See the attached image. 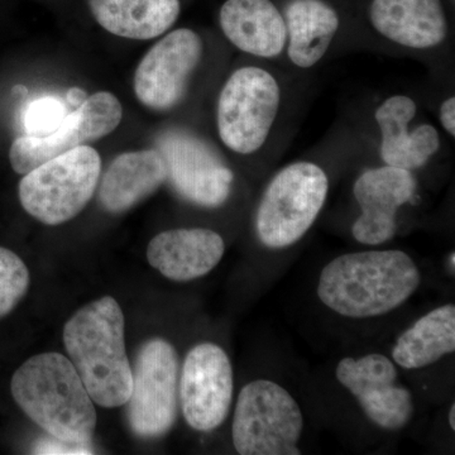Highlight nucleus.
<instances>
[{"mask_svg":"<svg viewBox=\"0 0 455 455\" xmlns=\"http://www.w3.org/2000/svg\"><path fill=\"white\" fill-rule=\"evenodd\" d=\"M421 272L397 250L341 254L323 268L317 298L329 310L350 319L386 315L418 291Z\"/></svg>","mask_w":455,"mask_h":455,"instance_id":"obj_1","label":"nucleus"},{"mask_svg":"<svg viewBox=\"0 0 455 455\" xmlns=\"http://www.w3.org/2000/svg\"><path fill=\"white\" fill-rule=\"evenodd\" d=\"M71 363L97 405H125L133 386L124 341V315L116 299L104 296L71 316L64 328Z\"/></svg>","mask_w":455,"mask_h":455,"instance_id":"obj_2","label":"nucleus"},{"mask_svg":"<svg viewBox=\"0 0 455 455\" xmlns=\"http://www.w3.org/2000/svg\"><path fill=\"white\" fill-rule=\"evenodd\" d=\"M12 396L49 435L88 444L97 427L94 401L70 359L49 352L26 361L12 377Z\"/></svg>","mask_w":455,"mask_h":455,"instance_id":"obj_3","label":"nucleus"},{"mask_svg":"<svg viewBox=\"0 0 455 455\" xmlns=\"http://www.w3.org/2000/svg\"><path fill=\"white\" fill-rule=\"evenodd\" d=\"M101 172L97 149L80 146L23 175L18 188L22 208L46 226H60L84 211Z\"/></svg>","mask_w":455,"mask_h":455,"instance_id":"obj_4","label":"nucleus"},{"mask_svg":"<svg viewBox=\"0 0 455 455\" xmlns=\"http://www.w3.org/2000/svg\"><path fill=\"white\" fill-rule=\"evenodd\" d=\"M304 415L295 397L271 379L248 382L236 400L232 439L241 455H298Z\"/></svg>","mask_w":455,"mask_h":455,"instance_id":"obj_5","label":"nucleus"},{"mask_svg":"<svg viewBox=\"0 0 455 455\" xmlns=\"http://www.w3.org/2000/svg\"><path fill=\"white\" fill-rule=\"evenodd\" d=\"M328 176L311 163L284 167L269 182L257 208L254 228L271 250L291 247L309 232L328 196Z\"/></svg>","mask_w":455,"mask_h":455,"instance_id":"obj_6","label":"nucleus"},{"mask_svg":"<svg viewBox=\"0 0 455 455\" xmlns=\"http://www.w3.org/2000/svg\"><path fill=\"white\" fill-rule=\"evenodd\" d=\"M280 86L263 68H242L228 79L218 101V131L236 154L259 151L267 140L278 109Z\"/></svg>","mask_w":455,"mask_h":455,"instance_id":"obj_7","label":"nucleus"},{"mask_svg":"<svg viewBox=\"0 0 455 455\" xmlns=\"http://www.w3.org/2000/svg\"><path fill=\"white\" fill-rule=\"evenodd\" d=\"M179 355L169 341L155 338L143 344L133 371L128 424L137 436L154 439L172 429L178 418Z\"/></svg>","mask_w":455,"mask_h":455,"instance_id":"obj_8","label":"nucleus"},{"mask_svg":"<svg viewBox=\"0 0 455 455\" xmlns=\"http://www.w3.org/2000/svg\"><path fill=\"white\" fill-rule=\"evenodd\" d=\"M156 149L166 164L167 180L180 196L203 208H218L232 190V170L211 145L187 131L164 132Z\"/></svg>","mask_w":455,"mask_h":455,"instance_id":"obj_9","label":"nucleus"},{"mask_svg":"<svg viewBox=\"0 0 455 455\" xmlns=\"http://www.w3.org/2000/svg\"><path fill=\"white\" fill-rule=\"evenodd\" d=\"M122 118V104L116 95L95 92L74 112L66 114L61 124L47 136L18 137L9 149L12 169L26 175L51 158L107 137L121 124Z\"/></svg>","mask_w":455,"mask_h":455,"instance_id":"obj_10","label":"nucleus"},{"mask_svg":"<svg viewBox=\"0 0 455 455\" xmlns=\"http://www.w3.org/2000/svg\"><path fill=\"white\" fill-rule=\"evenodd\" d=\"M235 376L226 350L205 341L188 353L179 379V401L191 429L209 433L226 420L232 406Z\"/></svg>","mask_w":455,"mask_h":455,"instance_id":"obj_11","label":"nucleus"},{"mask_svg":"<svg viewBox=\"0 0 455 455\" xmlns=\"http://www.w3.org/2000/svg\"><path fill=\"white\" fill-rule=\"evenodd\" d=\"M203 50L200 36L188 28L170 32L154 44L134 73V94L140 103L157 112L178 106L187 94Z\"/></svg>","mask_w":455,"mask_h":455,"instance_id":"obj_12","label":"nucleus"},{"mask_svg":"<svg viewBox=\"0 0 455 455\" xmlns=\"http://www.w3.org/2000/svg\"><path fill=\"white\" fill-rule=\"evenodd\" d=\"M338 382L357 398L368 420L383 430L403 429L414 415V398L398 383L396 364L387 355L370 353L341 359L335 370Z\"/></svg>","mask_w":455,"mask_h":455,"instance_id":"obj_13","label":"nucleus"},{"mask_svg":"<svg viewBox=\"0 0 455 455\" xmlns=\"http://www.w3.org/2000/svg\"><path fill=\"white\" fill-rule=\"evenodd\" d=\"M415 190L411 171L386 164L362 173L353 188L362 211L352 228L355 241L379 245L394 238L398 208L412 199Z\"/></svg>","mask_w":455,"mask_h":455,"instance_id":"obj_14","label":"nucleus"},{"mask_svg":"<svg viewBox=\"0 0 455 455\" xmlns=\"http://www.w3.org/2000/svg\"><path fill=\"white\" fill-rule=\"evenodd\" d=\"M224 253V239L214 230L180 228L156 235L147 248V259L169 280L188 283L212 272Z\"/></svg>","mask_w":455,"mask_h":455,"instance_id":"obj_15","label":"nucleus"},{"mask_svg":"<svg viewBox=\"0 0 455 455\" xmlns=\"http://www.w3.org/2000/svg\"><path fill=\"white\" fill-rule=\"evenodd\" d=\"M370 18L383 37L410 49H430L447 37L440 0H373Z\"/></svg>","mask_w":455,"mask_h":455,"instance_id":"obj_16","label":"nucleus"},{"mask_svg":"<svg viewBox=\"0 0 455 455\" xmlns=\"http://www.w3.org/2000/svg\"><path fill=\"white\" fill-rule=\"evenodd\" d=\"M416 114V104L405 95L388 98L376 110L381 130V157L387 166L411 171L424 166L439 149L438 131L424 124L409 132L407 125Z\"/></svg>","mask_w":455,"mask_h":455,"instance_id":"obj_17","label":"nucleus"},{"mask_svg":"<svg viewBox=\"0 0 455 455\" xmlns=\"http://www.w3.org/2000/svg\"><path fill=\"white\" fill-rule=\"evenodd\" d=\"M166 180V164L158 149L125 152L104 173L99 203L110 214H122L154 196Z\"/></svg>","mask_w":455,"mask_h":455,"instance_id":"obj_18","label":"nucleus"},{"mask_svg":"<svg viewBox=\"0 0 455 455\" xmlns=\"http://www.w3.org/2000/svg\"><path fill=\"white\" fill-rule=\"evenodd\" d=\"M220 26L228 40L250 55H280L287 41L286 23L271 0H227Z\"/></svg>","mask_w":455,"mask_h":455,"instance_id":"obj_19","label":"nucleus"},{"mask_svg":"<svg viewBox=\"0 0 455 455\" xmlns=\"http://www.w3.org/2000/svg\"><path fill=\"white\" fill-rule=\"evenodd\" d=\"M95 20L112 35L146 41L169 31L178 20L180 0H88Z\"/></svg>","mask_w":455,"mask_h":455,"instance_id":"obj_20","label":"nucleus"},{"mask_svg":"<svg viewBox=\"0 0 455 455\" xmlns=\"http://www.w3.org/2000/svg\"><path fill=\"white\" fill-rule=\"evenodd\" d=\"M455 352V307L443 305L425 314L398 337L392 361L403 370H421Z\"/></svg>","mask_w":455,"mask_h":455,"instance_id":"obj_21","label":"nucleus"},{"mask_svg":"<svg viewBox=\"0 0 455 455\" xmlns=\"http://www.w3.org/2000/svg\"><path fill=\"white\" fill-rule=\"evenodd\" d=\"M284 23L290 60L302 68L323 59L339 28V18L323 0H292L286 8Z\"/></svg>","mask_w":455,"mask_h":455,"instance_id":"obj_22","label":"nucleus"},{"mask_svg":"<svg viewBox=\"0 0 455 455\" xmlns=\"http://www.w3.org/2000/svg\"><path fill=\"white\" fill-rule=\"evenodd\" d=\"M31 275L23 259L13 251L0 247V319L25 299Z\"/></svg>","mask_w":455,"mask_h":455,"instance_id":"obj_23","label":"nucleus"},{"mask_svg":"<svg viewBox=\"0 0 455 455\" xmlns=\"http://www.w3.org/2000/svg\"><path fill=\"white\" fill-rule=\"evenodd\" d=\"M66 114V107L59 99L44 97L32 101L23 114L27 134L47 136L61 124Z\"/></svg>","mask_w":455,"mask_h":455,"instance_id":"obj_24","label":"nucleus"},{"mask_svg":"<svg viewBox=\"0 0 455 455\" xmlns=\"http://www.w3.org/2000/svg\"><path fill=\"white\" fill-rule=\"evenodd\" d=\"M33 454H64V455H76V454H92V445L88 444H73V443L62 442V440L53 438V436H47V438H42L36 443L35 447L32 451Z\"/></svg>","mask_w":455,"mask_h":455,"instance_id":"obj_25","label":"nucleus"},{"mask_svg":"<svg viewBox=\"0 0 455 455\" xmlns=\"http://www.w3.org/2000/svg\"><path fill=\"white\" fill-rule=\"evenodd\" d=\"M440 122L445 131L451 134V137L455 136V98L451 97L447 99L444 103L440 107Z\"/></svg>","mask_w":455,"mask_h":455,"instance_id":"obj_26","label":"nucleus"},{"mask_svg":"<svg viewBox=\"0 0 455 455\" xmlns=\"http://www.w3.org/2000/svg\"><path fill=\"white\" fill-rule=\"evenodd\" d=\"M89 95L86 94L85 90L80 88H71L66 94V100L70 106L75 108L82 106L84 101L88 99Z\"/></svg>","mask_w":455,"mask_h":455,"instance_id":"obj_27","label":"nucleus"},{"mask_svg":"<svg viewBox=\"0 0 455 455\" xmlns=\"http://www.w3.org/2000/svg\"><path fill=\"white\" fill-rule=\"evenodd\" d=\"M449 427L451 430H455V403H451L448 415Z\"/></svg>","mask_w":455,"mask_h":455,"instance_id":"obj_28","label":"nucleus"},{"mask_svg":"<svg viewBox=\"0 0 455 455\" xmlns=\"http://www.w3.org/2000/svg\"><path fill=\"white\" fill-rule=\"evenodd\" d=\"M449 265H451V271H455V254L454 252L451 253V256H449Z\"/></svg>","mask_w":455,"mask_h":455,"instance_id":"obj_29","label":"nucleus"}]
</instances>
